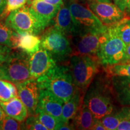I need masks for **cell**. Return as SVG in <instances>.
Masks as SVG:
<instances>
[{
  "label": "cell",
  "mask_w": 130,
  "mask_h": 130,
  "mask_svg": "<svg viewBox=\"0 0 130 130\" xmlns=\"http://www.w3.org/2000/svg\"><path fill=\"white\" fill-rule=\"evenodd\" d=\"M100 73L87 89L83 100L96 119H101L117 109L111 77L104 71Z\"/></svg>",
  "instance_id": "cell-1"
},
{
  "label": "cell",
  "mask_w": 130,
  "mask_h": 130,
  "mask_svg": "<svg viewBox=\"0 0 130 130\" xmlns=\"http://www.w3.org/2000/svg\"><path fill=\"white\" fill-rule=\"evenodd\" d=\"M40 89H46L64 102L75 95L77 87L75 84L69 66L57 65L46 75L37 79Z\"/></svg>",
  "instance_id": "cell-2"
},
{
  "label": "cell",
  "mask_w": 130,
  "mask_h": 130,
  "mask_svg": "<svg viewBox=\"0 0 130 130\" xmlns=\"http://www.w3.org/2000/svg\"><path fill=\"white\" fill-rule=\"evenodd\" d=\"M69 67L75 84L85 93L89 86L101 71L97 56H74L69 60Z\"/></svg>",
  "instance_id": "cell-3"
},
{
  "label": "cell",
  "mask_w": 130,
  "mask_h": 130,
  "mask_svg": "<svg viewBox=\"0 0 130 130\" xmlns=\"http://www.w3.org/2000/svg\"><path fill=\"white\" fill-rule=\"evenodd\" d=\"M40 39V46L51 54L56 62L68 61L72 57L70 37L53 26L45 31Z\"/></svg>",
  "instance_id": "cell-4"
},
{
  "label": "cell",
  "mask_w": 130,
  "mask_h": 130,
  "mask_svg": "<svg viewBox=\"0 0 130 130\" xmlns=\"http://www.w3.org/2000/svg\"><path fill=\"white\" fill-rule=\"evenodd\" d=\"M68 6L75 27L74 35L90 31L104 30L108 27L103 24L87 4L81 3V0H69Z\"/></svg>",
  "instance_id": "cell-5"
},
{
  "label": "cell",
  "mask_w": 130,
  "mask_h": 130,
  "mask_svg": "<svg viewBox=\"0 0 130 130\" xmlns=\"http://www.w3.org/2000/svg\"><path fill=\"white\" fill-rule=\"evenodd\" d=\"M126 45L108 26L106 37L98 51L96 56L102 66H110L122 62Z\"/></svg>",
  "instance_id": "cell-6"
},
{
  "label": "cell",
  "mask_w": 130,
  "mask_h": 130,
  "mask_svg": "<svg viewBox=\"0 0 130 130\" xmlns=\"http://www.w3.org/2000/svg\"><path fill=\"white\" fill-rule=\"evenodd\" d=\"M5 22L8 27L19 34L38 35L45 30L30 6L26 5L11 12L5 19Z\"/></svg>",
  "instance_id": "cell-7"
},
{
  "label": "cell",
  "mask_w": 130,
  "mask_h": 130,
  "mask_svg": "<svg viewBox=\"0 0 130 130\" xmlns=\"http://www.w3.org/2000/svg\"><path fill=\"white\" fill-rule=\"evenodd\" d=\"M107 29L75 34L70 37L72 48V56H96L98 51L106 37Z\"/></svg>",
  "instance_id": "cell-8"
},
{
  "label": "cell",
  "mask_w": 130,
  "mask_h": 130,
  "mask_svg": "<svg viewBox=\"0 0 130 130\" xmlns=\"http://www.w3.org/2000/svg\"><path fill=\"white\" fill-rule=\"evenodd\" d=\"M30 57V55L22 51H12L4 63L6 80L16 84L31 79Z\"/></svg>",
  "instance_id": "cell-9"
},
{
  "label": "cell",
  "mask_w": 130,
  "mask_h": 130,
  "mask_svg": "<svg viewBox=\"0 0 130 130\" xmlns=\"http://www.w3.org/2000/svg\"><path fill=\"white\" fill-rule=\"evenodd\" d=\"M86 4L105 25H112L125 16V13L112 2L86 0Z\"/></svg>",
  "instance_id": "cell-10"
},
{
  "label": "cell",
  "mask_w": 130,
  "mask_h": 130,
  "mask_svg": "<svg viewBox=\"0 0 130 130\" xmlns=\"http://www.w3.org/2000/svg\"><path fill=\"white\" fill-rule=\"evenodd\" d=\"M57 66L56 61L51 54L40 46L38 51L30 55V70L31 79L37 80Z\"/></svg>",
  "instance_id": "cell-11"
},
{
  "label": "cell",
  "mask_w": 130,
  "mask_h": 130,
  "mask_svg": "<svg viewBox=\"0 0 130 130\" xmlns=\"http://www.w3.org/2000/svg\"><path fill=\"white\" fill-rule=\"evenodd\" d=\"M15 85L18 96L27 107L28 115H36L40 91L38 82L31 79Z\"/></svg>",
  "instance_id": "cell-12"
},
{
  "label": "cell",
  "mask_w": 130,
  "mask_h": 130,
  "mask_svg": "<svg viewBox=\"0 0 130 130\" xmlns=\"http://www.w3.org/2000/svg\"><path fill=\"white\" fill-rule=\"evenodd\" d=\"M63 104L64 102L62 101L50 91L46 89H40L36 113L38 111H43L61 121Z\"/></svg>",
  "instance_id": "cell-13"
},
{
  "label": "cell",
  "mask_w": 130,
  "mask_h": 130,
  "mask_svg": "<svg viewBox=\"0 0 130 130\" xmlns=\"http://www.w3.org/2000/svg\"><path fill=\"white\" fill-rule=\"evenodd\" d=\"M29 6L45 29L51 23L60 7L43 0H32Z\"/></svg>",
  "instance_id": "cell-14"
},
{
  "label": "cell",
  "mask_w": 130,
  "mask_h": 130,
  "mask_svg": "<svg viewBox=\"0 0 130 130\" xmlns=\"http://www.w3.org/2000/svg\"><path fill=\"white\" fill-rule=\"evenodd\" d=\"M53 27L71 37L75 32L74 20L68 4L61 5L54 18Z\"/></svg>",
  "instance_id": "cell-15"
},
{
  "label": "cell",
  "mask_w": 130,
  "mask_h": 130,
  "mask_svg": "<svg viewBox=\"0 0 130 130\" xmlns=\"http://www.w3.org/2000/svg\"><path fill=\"white\" fill-rule=\"evenodd\" d=\"M110 77L117 102L121 106H130V77Z\"/></svg>",
  "instance_id": "cell-16"
},
{
  "label": "cell",
  "mask_w": 130,
  "mask_h": 130,
  "mask_svg": "<svg viewBox=\"0 0 130 130\" xmlns=\"http://www.w3.org/2000/svg\"><path fill=\"white\" fill-rule=\"evenodd\" d=\"M40 45L41 39L37 35L18 32L14 42V50H19L27 54L31 55L39 50Z\"/></svg>",
  "instance_id": "cell-17"
},
{
  "label": "cell",
  "mask_w": 130,
  "mask_h": 130,
  "mask_svg": "<svg viewBox=\"0 0 130 130\" xmlns=\"http://www.w3.org/2000/svg\"><path fill=\"white\" fill-rule=\"evenodd\" d=\"M0 105L7 116L20 122H24L28 116L27 107L18 96L8 102L0 101Z\"/></svg>",
  "instance_id": "cell-18"
},
{
  "label": "cell",
  "mask_w": 130,
  "mask_h": 130,
  "mask_svg": "<svg viewBox=\"0 0 130 130\" xmlns=\"http://www.w3.org/2000/svg\"><path fill=\"white\" fill-rule=\"evenodd\" d=\"M84 94L78 89L75 95L67 102H64L61 118V121L70 122L74 118L83 103Z\"/></svg>",
  "instance_id": "cell-19"
},
{
  "label": "cell",
  "mask_w": 130,
  "mask_h": 130,
  "mask_svg": "<svg viewBox=\"0 0 130 130\" xmlns=\"http://www.w3.org/2000/svg\"><path fill=\"white\" fill-rule=\"evenodd\" d=\"M96 120V119L83 102L71 123L76 129H92Z\"/></svg>",
  "instance_id": "cell-20"
},
{
  "label": "cell",
  "mask_w": 130,
  "mask_h": 130,
  "mask_svg": "<svg viewBox=\"0 0 130 130\" xmlns=\"http://www.w3.org/2000/svg\"><path fill=\"white\" fill-rule=\"evenodd\" d=\"M128 119H130V106H122L102 118L101 121L107 130H114L117 129L122 121Z\"/></svg>",
  "instance_id": "cell-21"
},
{
  "label": "cell",
  "mask_w": 130,
  "mask_h": 130,
  "mask_svg": "<svg viewBox=\"0 0 130 130\" xmlns=\"http://www.w3.org/2000/svg\"><path fill=\"white\" fill-rule=\"evenodd\" d=\"M115 33L125 43L130 44V17L125 16L117 23L110 25Z\"/></svg>",
  "instance_id": "cell-22"
},
{
  "label": "cell",
  "mask_w": 130,
  "mask_h": 130,
  "mask_svg": "<svg viewBox=\"0 0 130 130\" xmlns=\"http://www.w3.org/2000/svg\"><path fill=\"white\" fill-rule=\"evenodd\" d=\"M18 32L6 25L5 21L0 18V44L14 50V42Z\"/></svg>",
  "instance_id": "cell-23"
},
{
  "label": "cell",
  "mask_w": 130,
  "mask_h": 130,
  "mask_svg": "<svg viewBox=\"0 0 130 130\" xmlns=\"http://www.w3.org/2000/svg\"><path fill=\"white\" fill-rule=\"evenodd\" d=\"M6 79H0V101L8 102L18 96L15 84Z\"/></svg>",
  "instance_id": "cell-24"
},
{
  "label": "cell",
  "mask_w": 130,
  "mask_h": 130,
  "mask_svg": "<svg viewBox=\"0 0 130 130\" xmlns=\"http://www.w3.org/2000/svg\"><path fill=\"white\" fill-rule=\"evenodd\" d=\"M104 71L110 77H130V62L120 63L103 67Z\"/></svg>",
  "instance_id": "cell-25"
},
{
  "label": "cell",
  "mask_w": 130,
  "mask_h": 130,
  "mask_svg": "<svg viewBox=\"0 0 130 130\" xmlns=\"http://www.w3.org/2000/svg\"><path fill=\"white\" fill-rule=\"evenodd\" d=\"M40 122L47 128L48 130L57 129L58 126L61 121L55 118L50 114L43 111H38L36 113Z\"/></svg>",
  "instance_id": "cell-26"
},
{
  "label": "cell",
  "mask_w": 130,
  "mask_h": 130,
  "mask_svg": "<svg viewBox=\"0 0 130 130\" xmlns=\"http://www.w3.org/2000/svg\"><path fill=\"white\" fill-rule=\"evenodd\" d=\"M1 130L26 129L25 123L7 116L6 114L4 119L0 124Z\"/></svg>",
  "instance_id": "cell-27"
},
{
  "label": "cell",
  "mask_w": 130,
  "mask_h": 130,
  "mask_svg": "<svg viewBox=\"0 0 130 130\" xmlns=\"http://www.w3.org/2000/svg\"><path fill=\"white\" fill-rule=\"evenodd\" d=\"M28 0H6V6L0 18L5 21L11 12L24 7L28 3Z\"/></svg>",
  "instance_id": "cell-28"
},
{
  "label": "cell",
  "mask_w": 130,
  "mask_h": 130,
  "mask_svg": "<svg viewBox=\"0 0 130 130\" xmlns=\"http://www.w3.org/2000/svg\"><path fill=\"white\" fill-rule=\"evenodd\" d=\"M25 125L26 129L32 130H48L40 122L36 115H28L26 119Z\"/></svg>",
  "instance_id": "cell-29"
},
{
  "label": "cell",
  "mask_w": 130,
  "mask_h": 130,
  "mask_svg": "<svg viewBox=\"0 0 130 130\" xmlns=\"http://www.w3.org/2000/svg\"><path fill=\"white\" fill-rule=\"evenodd\" d=\"M13 49L9 48L6 45L0 44V63H3L8 59Z\"/></svg>",
  "instance_id": "cell-30"
},
{
  "label": "cell",
  "mask_w": 130,
  "mask_h": 130,
  "mask_svg": "<svg viewBox=\"0 0 130 130\" xmlns=\"http://www.w3.org/2000/svg\"><path fill=\"white\" fill-rule=\"evenodd\" d=\"M118 130H130V119L122 121L117 127Z\"/></svg>",
  "instance_id": "cell-31"
},
{
  "label": "cell",
  "mask_w": 130,
  "mask_h": 130,
  "mask_svg": "<svg viewBox=\"0 0 130 130\" xmlns=\"http://www.w3.org/2000/svg\"><path fill=\"white\" fill-rule=\"evenodd\" d=\"M92 130H107L106 128L104 125L102 124L101 119H96V120L95 123H94L93 127L92 128Z\"/></svg>",
  "instance_id": "cell-32"
},
{
  "label": "cell",
  "mask_w": 130,
  "mask_h": 130,
  "mask_svg": "<svg viewBox=\"0 0 130 130\" xmlns=\"http://www.w3.org/2000/svg\"><path fill=\"white\" fill-rule=\"evenodd\" d=\"M130 62V44L126 45L125 57L122 63Z\"/></svg>",
  "instance_id": "cell-33"
},
{
  "label": "cell",
  "mask_w": 130,
  "mask_h": 130,
  "mask_svg": "<svg viewBox=\"0 0 130 130\" xmlns=\"http://www.w3.org/2000/svg\"><path fill=\"white\" fill-rule=\"evenodd\" d=\"M43 1L53 4L54 6H58V7H60L64 3V0H43Z\"/></svg>",
  "instance_id": "cell-34"
},
{
  "label": "cell",
  "mask_w": 130,
  "mask_h": 130,
  "mask_svg": "<svg viewBox=\"0 0 130 130\" xmlns=\"http://www.w3.org/2000/svg\"><path fill=\"white\" fill-rule=\"evenodd\" d=\"M115 4L117 5L124 12L125 10V0H112Z\"/></svg>",
  "instance_id": "cell-35"
},
{
  "label": "cell",
  "mask_w": 130,
  "mask_h": 130,
  "mask_svg": "<svg viewBox=\"0 0 130 130\" xmlns=\"http://www.w3.org/2000/svg\"><path fill=\"white\" fill-rule=\"evenodd\" d=\"M124 12L126 15L130 17V0H125Z\"/></svg>",
  "instance_id": "cell-36"
},
{
  "label": "cell",
  "mask_w": 130,
  "mask_h": 130,
  "mask_svg": "<svg viewBox=\"0 0 130 130\" xmlns=\"http://www.w3.org/2000/svg\"><path fill=\"white\" fill-rule=\"evenodd\" d=\"M0 79H6V74H5L4 63H0Z\"/></svg>",
  "instance_id": "cell-37"
},
{
  "label": "cell",
  "mask_w": 130,
  "mask_h": 130,
  "mask_svg": "<svg viewBox=\"0 0 130 130\" xmlns=\"http://www.w3.org/2000/svg\"><path fill=\"white\" fill-rule=\"evenodd\" d=\"M6 6V0H0V15L5 9Z\"/></svg>",
  "instance_id": "cell-38"
},
{
  "label": "cell",
  "mask_w": 130,
  "mask_h": 130,
  "mask_svg": "<svg viewBox=\"0 0 130 130\" xmlns=\"http://www.w3.org/2000/svg\"><path fill=\"white\" fill-rule=\"evenodd\" d=\"M5 115H6V113H5V112L4 110H3L2 107L0 105V124L2 122L3 120L4 119Z\"/></svg>",
  "instance_id": "cell-39"
},
{
  "label": "cell",
  "mask_w": 130,
  "mask_h": 130,
  "mask_svg": "<svg viewBox=\"0 0 130 130\" xmlns=\"http://www.w3.org/2000/svg\"><path fill=\"white\" fill-rule=\"evenodd\" d=\"M81 1H85V0H81ZM100 1H105V2H111V0H98Z\"/></svg>",
  "instance_id": "cell-40"
},
{
  "label": "cell",
  "mask_w": 130,
  "mask_h": 130,
  "mask_svg": "<svg viewBox=\"0 0 130 130\" xmlns=\"http://www.w3.org/2000/svg\"><path fill=\"white\" fill-rule=\"evenodd\" d=\"M31 1H32V0H30V2H31Z\"/></svg>",
  "instance_id": "cell-41"
}]
</instances>
